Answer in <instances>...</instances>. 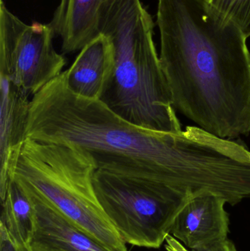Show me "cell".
Returning a JSON list of instances; mask_svg holds the SVG:
<instances>
[{"label": "cell", "mask_w": 250, "mask_h": 251, "mask_svg": "<svg viewBox=\"0 0 250 251\" xmlns=\"http://www.w3.org/2000/svg\"><path fill=\"white\" fill-rule=\"evenodd\" d=\"M26 137L78 148L97 170L192 194L223 193L233 171L228 140L199 126L173 133L133 125L101 100L75 95L63 72L31 99Z\"/></svg>", "instance_id": "1"}, {"label": "cell", "mask_w": 250, "mask_h": 251, "mask_svg": "<svg viewBox=\"0 0 250 251\" xmlns=\"http://www.w3.org/2000/svg\"><path fill=\"white\" fill-rule=\"evenodd\" d=\"M159 59L173 106L208 132L250 133V52L241 29L208 0H159Z\"/></svg>", "instance_id": "2"}, {"label": "cell", "mask_w": 250, "mask_h": 251, "mask_svg": "<svg viewBox=\"0 0 250 251\" xmlns=\"http://www.w3.org/2000/svg\"><path fill=\"white\" fill-rule=\"evenodd\" d=\"M154 23L140 0H107L100 33L114 50L113 75L101 101L133 125L180 132L168 82L154 44Z\"/></svg>", "instance_id": "3"}, {"label": "cell", "mask_w": 250, "mask_h": 251, "mask_svg": "<svg viewBox=\"0 0 250 251\" xmlns=\"http://www.w3.org/2000/svg\"><path fill=\"white\" fill-rule=\"evenodd\" d=\"M96 167L84 151L26 138L10 169V180L26 194L49 203L110 251H129L93 185Z\"/></svg>", "instance_id": "4"}, {"label": "cell", "mask_w": 250, "mask_h": 251, "mask_svg": "<svg viewBox=\"0 0 250 251\" xmlns=\"http://www.w3.org/2000/svg\"><path fill=\"white\" fill-rule=\"evenodd\" d=\"M98 201L126 244L159 249L193 195L170 186L96 170Z\"/></svg>", "instance_id": "5"}, {"label": "cell", "mask_w": 250, "mask_h": 251, "mask_svg": "<svg viewBox=\"0 0 250 251\" xmlns=\"http://www.w3.org/2000/svg\"><path fill=\"white\" fill-rule=\"evenodd\" d=\"M49 24L29 25L0 1V75L32 98L58 77L66 59L54 47Z\"/></svg>", "instance_id": "6"}, {"label": "cell", "mask_w": 250, "mask_h": 251, "mask_svg": "<svg viewBox=\"0 0 250 251\" xmlns=\"http://www.w3.org/2000/svg\"><path fill=\"white\" fill-rule=\"evenodd\" d=\"M226 203L225 198L213 192L193 195L176 218L170 234L192 251L225 241L229 232Z\"/></svg>", "instance_id": "7"}, {"label": "cell", "mask_w": 250, "mask_h": 251, "mask_svg": "<svg viewBox=\"0 0 250 251\" xmlns=\"http://www.w3.org/2000/svg\"><path fill=\"white\" fill-rule=\"evenodd\" d=\"M31 97L8 76L0 75V198L4 200L10 173L26 137Z\"/></svg>", "instance_id": "8"}, {"label": "cell", "mask_w": 250, "mask_h": 251, "mask_svg": "<svg viewBox=\"0 0 250 251\" xmlns=\"http://www.w3.org/2000/svg\"><path fill=\"white\" fill-rule=\"evenodd\" d=\"M114 64L113 44L107 35L101 33L80 50L71 66L63 72L66 85L78 97L100 100Z\"/></svg>", "instance_id": "9"}, {"label": "cell", "mask_w": 250, "mask_h": 251, "mask_svg": "<svg viewBox=\"0 0 250 251\" xmlns=\"http://www.w3.org/2000/svg\"><path fill=\"white\" fill-rule=\"evenodd\" d=\"M26 195L35 209L32 251H110L49 203Z\"/></svg>", "instance_id": "10"}, {"label": "cell", "mask_w": 250, "mask_h": 251, "mask_svg": "<svg viewBox=\"0 0 250 251\" xmlns=\"http://www.w3.org/2000/svg\"><path fill=\"white\" fill-rule=\"evenodd\" d=\"M107 0H60L51 25L65 54L80 51L100 35V22Z\"/></svg>", "instance_id": "11"}, {"label": "cell", "mask_w": 250, "mask_h": 251, "mask_svg": "<svg viewBox=\"0 0 250 251\" xmlns=\"http://www.w3.org/2000/svg\"><path fill=\"white\" fill-rule=\"evenodd\" d=\"M1 202L0 224H3L13 240L29 246L35 225V209L27 195L10 180L7 194Z\"/></svg>", "instance_id": "12"}, {"label": "cell", "mask_w": 250, "mask_h": 251, "mask_svg": "<svg viewBox=\"0 0 250 251\" xmlns=\"http://www.w3.org/2000/svg\"><path fill=\"white\" fill-rule=\"evenodd\" d=\"M220 13L233 22L247 38L250 37V0H208Z\"/></svg>", "instance_id": "13"}, {"label": "cell", "mask_w": 250, "mask_h": 251, "mask_svg": "<svg viewBox=\"0 0 250 251\" xmlns=\"http://www.w3.org/2000/svg\"><path fill=\"white\" fill-rule=\"evenodd\" d=\"M0 251H32L30 246L16 243L7 232L3 224H0Z\"/></svg>", "instance_id": "14"}, {"label": "cell", "mask_w": 250, "mask_h": 251, "mask_svg": "<svg viewBox=\"0 0 250 251\" xmlns=\"http://www.w3.org/2000/svg\"><path fill=\"white\" fill-rule=\"evenodd\" d=\"M192 251H237V250H236L234 244L227 239L225 241L216 243V244L208 246V247Z\"/></svg>", "instance_id": "15"}, {"label": "cell", "mask_w": 250, "mask_h": 251, "mask_svg": "<svg viewBox=\"0 0 250 251\" xmlns=\"http://www.w3.org/2000/svg\"><path fill=\"white\" fill-rule=\"evenodd\" d=\"M165 242V248L168 251H189L181 242L176 240L171 234L167 236Z\"/></svg>", "instance_id": "16"}, {"label": "cell", "mask_w": 250, "mask_h": 251, "mask_svg": "<svg viewBox=\"0 0 250 251\" xmlns=\"http://www.w3.org/2000/svg\"></svg>", "instance_id": "17"}]
</instances>
